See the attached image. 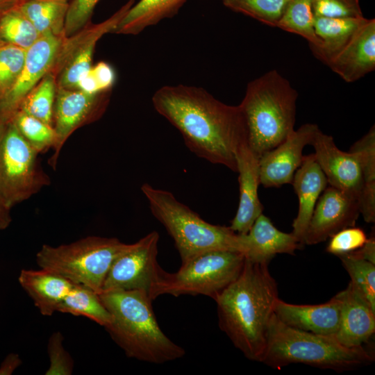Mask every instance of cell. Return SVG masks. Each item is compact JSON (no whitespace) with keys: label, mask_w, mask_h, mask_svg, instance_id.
<instances>
[{"label":"cell","mask_w":375,"mask_h":375,"mask_svg":"<svg viewBox=\"0 0 375 375\" xmlns=\"http://www.w3.org/2000/svg\"><path fill=\"white\" fill-rule=\"evenodd\" d=\"M228 9L250 17L267 26L276 27L291 0H222Z\"/></svg>","instance_id":"obj_33"},{"label":"cell","mask_w":375,"mask_h":375,"mask_svg":"<svg viewBox=\"0 0 375 375\" xmlns=\"http://www.w3.org/2000/svg\"><path fill=\"white\" fill-rule=\"evenodd\" d=\"M19 356L10 353L6 356L0 365V375H10L22 365Z\"/></svg>","instance_id":"obj_42"},{"label":"cell","mask_w":375,"mask_h":375,"mask_svg":"<svg viewBox=\"0 0 375 375\" xmlns=\"http://www.w3.org/2000/svg\"><path fill=\"white\" fill-rule=\"evenodd\" d=\"M69 0H27L17 4L40 35L65 37Z\"/></svg>","instance_id":"obj_27"},{"label":"cell","mask_w":375,"mask_h":375,"mask_svg":"<svg viewBox=\"0 0 375 375\" xmlns=\"http://www.w3.org/2000/svg\"><path fill=\"white\" fill-rule=\"evenodd\" d=\"M63 337L60 332L53 333L49 340L48 353L50 360L47 375H70L74 361L62 345Z\"/></svg>","instance_id":"obj_38"},{"label":"cell","mask_w":375,"mask_h":375,"mask_svg":"<svg viewBox=\"0 0 375 375\" xmlns=\"http://www.w3.org/2000/svg\"><path fill=\"white\" fill-rule=\"evenodd\" d=\"M315 124H305L294 130L281 143L259 158L260 183L265 188H278L291 183L300 167L303 150L319 130Z\"/></svg>","instance_id":"obj_14"},{"label":"cell","mask_w":375,"mask_h":375,"mask_svg":"<svg viewBox=\"0 0 375 375\" xmlns=\"http://www.w3.org/2000/svg\"><path fill=\"white\" fill-rule=\"evenodd\" d=\"M360 17H316L314 28L320 40L319 47H310L315 57L327 65L346 46L357 30L367 21Z\"/></svg>","instance_id":"obj_24"},{"label":"cell","mask_w":375,"mask_h":375,"mask_svg":"<svg viewBox=\"0 0 375 375\" xmlns=\"http://www.w3.org/2000/svg\"><path fill=\"white\" fill-rule=\"evenodd\" d=\"M110 91L94 94L78 89L57 87L53 113V126L57 139L49 165L55 168L60 151L71 135L81 126L99 119L110 100Z\"/></svg>","instance_id":"obj_12"},{"label":"cell","mask_w":375,"mask_h":375,"mask_svg":"<svg viewBox=\"0 0 375 375\" xmlns=\"http://www.w3.org/2000/svg\"><path fill=\"white\" fill-rule=\"evenodd\" d=\"M314 156L324 172L328 185L342 190L357 199L362 189V174L359 159L351 151H343L335 144L331 135L320 129L311 144Z\"/></svg>","instance_id":"obj_16"},{"label":"cell","mask_w":375,"mask_h":375,"mask_svg":"<svg viewBox=\"0 0 375 375\" xmlns=\"http://www.w3.org/2000/svg\"><path fill=\"white\" fill-rule=\"evenodd\" d=\"M56 92V77L49 72L26 95L18 109L53 126Z\"/></svg>","instance_id":"obj_30"},{"label":"cell","mask_w":375,"mask_h":375,"mask_svg":"<svg viewBox=\"0 0 375 375\" xmlns=\"http://www.w3.org/2000/svg\"><path fill=\"white\" fill-rule=\"evenodd\" d=\"M59 312L83 316L106 328L111 315L99 295L92 289L76 284L60 307Z\"/></svg>","instance_id":"obj_28"},{"label":"cell","mask_w":375,"mask_h":375,"mask_svg":"<svg viewBox=\"0 0 375 375\" xmlns=\"http://www.w3.org/2000/svg\"><path fill=\"white\" fill-rule=\"evenodd\" d=\"M367 239L366 233L362 228L355 226L347 227L330 237L326 250L339 256L358 249Z\"/></svg>","instance_id":"obj_36"},{"label":"cell","mask_w":375,"mask_h":375,"mask_svg":"<svg viewBox=\"0 0 375 375\" xmlns=\"http://www.w3.org/2000/svg\"><path fill=\"white\" fill-rule=\"evenodd\" d=\"M90 72L102 90H111L115 82L116 75L110 64L104 61L99 62L92 65Z\"/></svg>","instance_id":"obj_40"},{"label":"cell","mask_w":375,"mask_h":375,"mask_svg":"<svg viewBox=\"0 0 375 375\" xmlns=\"http://www.w3.org/2000/svg\"><path fill=\"white\" fill-rule=\"evenodd\" d=\"M340 294V324L333 336L344 347H362L375 333V309L351 282Z\"/></svg>","instance_id":"obj_19"},{"label":"cell","mask_w":375,"mask_h":375,"mask_svg":"<svg viewBox=\"0 0 375 375\" xmlns=\"http://www.w3.org/2000/svg\"><path fill=\"white\" fill-rule=\"evenodd\" d=\"M327 66L347 83L375 69V19H367Z\"/></svg>","instance_id":"obj_20"},{"label":"cell","mask_w":375,"mask_h":375,"mask_svg":"<svg viewBox=\"0 0 375 375\" xmlns=\"http://www.w3.org/2000/svg\"><path fill=\"white\" fill-rule=\"evenodd\" d=\"M159 238L158 233L153 231L130 244L111 265L101 292L142 290L155 300L167 274L157 261Z\"/></svg>","instance_id":"obj_10"},{"label":"cell","mask_w":375,"mask_h":375,"mask_svg":"<svg viewBox=\"0 0 375 375\" xmlns=\"http://www.w3.org/2000/svg\"><path fill=\"white\" fill-rule=\"evenodd\" d=\"M240 235L242 254L256 262L269 263L277 254L294 255L301 247L292 233L278 230L262 213L247 233Z\"/></svg>","instance_id":"obj_21"},{"label":"cell","mask_w":375,"mask_h":375,"mask_svg":"<svg viewBox=\"0 0 375 375\" xmlns=\"http://www.w3.org/2000/svg\"><path fill=\"white\" fill-rule=\"evenodd\" d=\"M312 7L316 17H363L360 0H312Z\"/></svg>","instance_id":"obj_37"},{"label":"cell","mask_w":375,"mask_h":375,"mask_svg":"<svg viewBox=\"0 0 375 375\" xmlns=\"http://www.w3.org/2000/svg\"><path fill=\"white\" fill-rule=\"evenodd\" d=\"M356 256L375 264V238L371 236L358 249L352 251Z\"/></svg>","instance_id":"obj_43"},{"label":"cell","mask_w":375,"mask_h":375,"mask_svg":"<svg viewBox=\"0 0 375 375\" xmlns=\"http://www.w3.org/2000/svg\"><path fill=\"white\" fill-rule=\"evenodd\" d=\"M374 355L363 347L343 346L333 335H325L291 328L274 314L268 326L261 362L281 369L292 363L343 372L367 365Z\"/></svg>","instance_id":"obj_5"},{"label":"cell","mask_w":375,"mask_h":375,"mask_svg":"<svg viewBox=\"0 0 375 375\" xmlns=\"http://www.w3.org/2000/svg\"><path fill=\"white\" fill-rule=\"evenodd\" d=\"M340 292L328 301L315 305H299L278 299L274 314L284 324L319 335H334L339 326L341 310Z\"/></svg>","instance_id":"obj_18"},{"label":"cell","mask_w":375,"mask_h":375,"mask_svg":"<svg viewBox=\"0 0 375 375\" xmlns=\"http://www.w3.org/2000/svg\"><path fill=\"white\" fill-rule=\"evenodd\" d=\"M268 264L245 258L238 278L214 299L219 328L247 358L257 362H261L278 299Z\"/></svg>","instance_id":"obj_2"},{"label":"cell","mask_w":375,"mask_h":375,"mask_svg":"<svg viewBox=\"0 0 375 375\" xmlns=\"http://www.w3.org/2000/svg\"><path fill=\"white\" fill-rule=\"evenodd\" d=\"M360 214L358 199L328 185L316 203L303 245L324 242L340 230L355 226Z\"/></svg>","instance_id":"obj_13"},{"label":"cell","mask_w":375,"mask_h":375,"mask_svg":"<svg viewBox=\"0 0 375 375\" xmlns=\"http://www.w3.org/2000/svg\"><path fill=\"white\" fill-rule=\"evenodd\" d=\"M314 19L312 0H291L276 28L301 36L308 41L310 47H319L321 42L315 34Z\"/></svg>","instance_id":"obj_29"},{"label":"cell","mask_w":375,"mask_h":375,"mask_svg":"<svg viewBox=\"0 0 375 375\" xmlns=\"http://www.w3.org/2000/svg\"><path fill=\"white\" fill-rule=\"evenodd\" d=\"M19 3L17 0H0V13Z\"/></svg>","instance_id":"obj_45"},{"label":"cell","mask_w":375,"mask_h":375,"mask_svg":"<svg viewBox=\"0 0 375 375\" xmlns=\"http://www.w3.org/2000/svg\"><path fill=\"white\" fill-rule=\"evenodd\" d=\"M239 182V203L236 214L229 226L238 234H246L258 217L262 213L258 189L260 184L259 158L248 143L241 145L236 153Z\"/></svg>","instance_id":"obj_17"},{"label":"cell","mask_w":375,"mask_h":375,"mask_svg":"<svg viewBox=\"0 0 375 375\" xmlns=\"http://www.w3.org/2000/svg\"><path fill=\"white\" fill-rule=\"evenodd\" d=\"M99 295L111 315L110 323L104 328L127 357L162 364L184 356L185 349L159 326L147 293L112 290Z\"/></svg>","instance_id":"obj_3"},{"label":"cell","mask_w":375,"mask_h":375,"mask_svg":"<svg viewBox=\"0 0 375 375\" xmlns=\"http://www.w3.org/2000/svg\"><path fill=\"white\" fill-rule=\"evenodd\" d=\"M10 208L0 193V231L7 228L11 222Z\"/></svg>","instance_id":"obj_44"},{"label":"cell","mask_w":375,"mask_h":375,"mask_svg":"<svg viewBox=\"0 0 375 375\" xmlns=\"http://www.w3.org/2000/svg\"><path fill=\"white\" fill-rule=\"evenodd\" d=\"M338 257L351 278V283L375 309V264L353 252Z\"/></svg>","instance_id":"obj_34"},{"label":"cell","mask_w":375,"mask_h":375,"mask_svg":"<svg viewBox=\"0 0 375 375\" xmlns=\"http://www.w3.org/2000/svg\"><path fill=\"white\" fill-rule=\"evenodd\" d=\"M39 154L10 119H0V193L10 208L49 184Z\"/></svg>","instance_id":"obj_8"},{"label":"cell","mask_w":375,"mask_h":375,"mask_svg":"<svg viewBox=\"0 0 375 375\" xmlns=\"http://www.w3.org/2000/svg\"><path fill=\"white\" fill-rule=\"evenodd\" d=\"M18 281L44 316L58 312L62 302L76 284L56 272L42 268L22 269Z\"/></svg>","instance_id":"obj_23"},{"label":"cell","mask_w":375,"mask_h":375,"mask_svg":"<svg viewBox=\"0 0 375 375\" xmlns=\"http://www.w3.org/2000/svg\"><path fill=\"white\" fill-rule=\"evenodd\" d=\"M141 190L152 215L174 240L181 264L211 251L242 253L240 235L229 226L205 221L167 190L153 188L149 183H144Z\"/></svg>","instance_id":"obj_6"},{"label":"cell","mask_w":375,"mask_h":375,"mask_svg":"<svg viewBox=\"0 0 375 375\" xmlns=\"http://www.w3.org/2000/svg\"><path fill=\"white\" fill-rule=\"evenodd\" d=\"M26 49L12 44H0V99L16 83L24 65Z\"/></svg>","instance_id":"obj_35"},{"label":"cell","mask_w":375,"mask_h":375,"mask_svg":"<svg viewBox=\"0 0 375 375\" xmlns=\"http://www.w3.org/2000/svg\"><path fill=\"white\" fill-rule=\"evenodd\" d=\"M76 89L90 94L105 92L100 88L90 69L78 81L76 85Z\"/></svg>","instance_id":"obj_41"},{"label":"cell","mask_w":375,"mask_h":375,"mask_svg":"<svg viewBox=\"0 0 375 375\" xmlns=\"http://www.w3.org/2000/svg\"><path fill=\"white\" fill-rule=\"evenodd\" d=\"M244 260V256L238 251L203 253L182 263L176 272H167L158 295H204L214 299L238 278Z\"/></svg>","instance_id":"obj_9"},{"label":"cell","mask_w":375,"mask_h":375,"mask_svg":"<svg viewBox=\"0 0 375 375\" xmlns=\"http://www.w3.org/2000/svg\"><path fill=\"white\" fill-rule=\"evenodd\" d=\"M298 197L297 215L292 223V234L301 246L319 197L328 186L327 179L314 153L303 156L291 183Z\"/></svg>","instance_id":"obj_22"},{"label":"cell","mask_w":375,"mask_h":375,"mask_svg":"<svg viewBox=\"0 0 375 375\" xmlns=\"http://www.w3.org/2000/svg\"><path fill=\"white\" fill-rule=\"evenodd\" d=\"M186 0H140L128 10L112 33L137 35L175 15Z\"/></svg>","instance_id":"obj_25"},{"label":"cell","mask_w":375,"mask_h":375,"mask_svg":"<svg viewBox=\"0 0 375 375\" xmlns=\"http://www.w3.org/2000/svg\"><path fill=\"white\" fill-rule=\"evenodd\" d=\"M135 0H128L105 21L90 22L69 37L60 44L51 73L57 87L76 89L78 81L92 67V58L97 42L105 34L113 33L117 24Z\"/></svg>","instance_id":"obj_11"},{"label":"cell","mask_w":375,"mask_h":375,"mask_svg":"<svg viewBox=\"0 0 375 375\" xmlns=\"http://www.w3.org/2000/svg\"><path fill=\"white\" fill-rule=\"evenodd\" d=\"M129 246L116 238L88 236L57 247L44 244L35 259L40 268L99 294L113 261Z\"/></svg>","instance_id":"obj_7"},{"label":"cell","mask_w":375,"mask_h":375,"mask_svg":"<svg viewBox=\"0 0 375 375\" xmlns=\"http://www.w3.org/2000/svg\"><path fill=\"white\" fill-rule=\"evenodd\" d=\"M155 110L182 135L197 156L237 172L236 153L248 143V131L238 106L226 104L205 89L165 85L152 97Z\"/></svg>","instance_id":"obj_1"},{"label":"cell","mask_w":375,"mask_h":375,"mask_svg":"<svg viewBox=\"0 0 375 375\" xmlns=\"http://www.w3.org/2000/svg\"><path fill=\"white\" fill-rule=\"evenodd\" d=\"M65 37L40 35L26 49L23 69L11 90L0 99V119H8L18 110L31 89L51 72Z\"/></svg>","instance_id":"obj_15"},{"label":"cell","mask_w":375,"mask_h":375,"mask_svg":"<svg viewBox=\"0 0 375 375\" xmlns=\"http://www.w3.org/2000/svg\"><path fill=\"white\" fill-rule=\"evenodd\" d=\"M358 156L362 174L359 198L360 212L367 223L375 222V127L356 141L349 150Z\"/></svg>","instance_id":"obj_26"},{"label":"cell","mask_w":375,"mask_h":375,"mask_svg":"<svg viewBox=\"0 0 375 375\" xmlns=\"http://www.w3.org/2000/svg\"><path fill=\"white\" fill-rule=\"evenodd\" d=\"M22 137L39 153L53 149L56 133L52 125L48 124L18 109L10 117Z\"/></svg>","instance_id":"obj_32"},{"label":"cell","mask_w":375,"mask_h":375,"mask_svg":"<svg viewBox=\"0 0 375 375\" xmlns=\"http://www.w3.org/2000/svg\"><path fill=\"white\" fill-rule=\"evenodd\" d=\"M17 1H18L19 3H20V2H23V1H27V0H17ZM69 1H70V0H69Z\"/></svg>","instance_id":"obj_46"},{"label":"cell","mask_w":375,"mask_h":375,"mask_svg":"<svg viewBox=\"0 0 375 375\" xmlns=\"http://www.w3.org/2000/svg\"><path fill=\"white\" fill-rule=\"evenodd\" d=\"M39 37L17 5L0 13V44H12L27 49Z\"/></svg>","instance_id":"obj_31"},{"label":"cell","mask_w":375,"mask_h":375,"mask_svg":"<svg viewBox=\"0 0 375 375\" xmlns=\"http://www.w3.org/2000/svg\"><path fill=\"white\" fill-rule=\"evenodd\" d=\"M100 0H70L65 21V35L69 37L90 22Z\"/></svg>","instance_id":"obj_39"},{"label":"cell","mask_w":375,"mask_h":375,"mask_svg":"<svg viewBox=\"0 0 375 375\" xmlns=\"http://www.w3.org/2000/svg\"><path fill=\"white\" fill-rule=\"evenodd\" d=\"M297 91L277 70L250 81L239 106L244 117L248 145L260 158L294 130Z\"/></svg>","instance_id":"obj_4"}]
</instances>
